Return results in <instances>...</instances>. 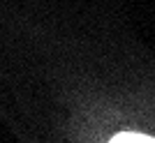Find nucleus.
I'll return each mask as SVG.
<instances>
[{
  "mask_svg": "<svg viewBox=\"0 0 155 143\" xmlns=\"http://www.w3.org/2000/svg\"><path fill=\"white\" fill-rule=\"evenodd\" d=\"M111 143H155V138L143 136V134H127V132H123V134H116L111 138Z\"/></svg>",
  "mask_w": 155,
  "mask_h": 143,
  "instance_id": "1",
  "label": "nucleus"
}]
</instances>
